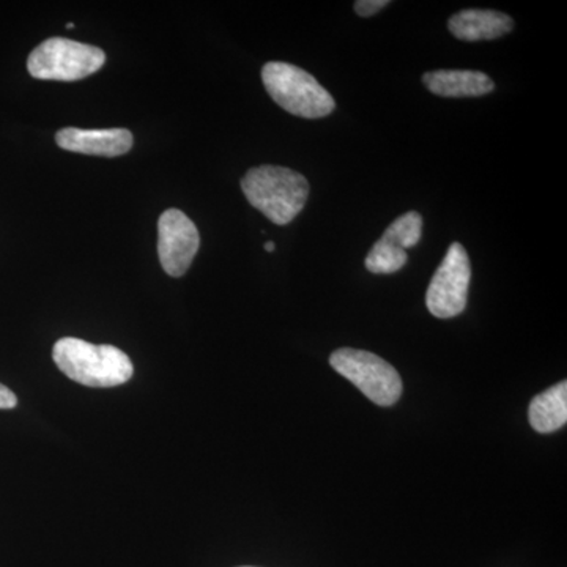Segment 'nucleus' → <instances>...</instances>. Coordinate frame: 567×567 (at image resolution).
Wrapping results in <instances>:
<instances>
[{
    "instance_id": "obj_16",
    "label": "nucleus",
    "mask_w": 567,
    "mask_h": 567,
    "mask_svg": "<svg viewBox=\"0 0 567 567\" xmlns=\"http://www.w3.org/2000/svg\"><path fill=\"white\" fill-rule=\"evenodd\" d=\"M276 249V246L274 241H268V244H265V251L267 252H274Z\"/></svg>"
},
{
    "instance_id": "obj_2",
    "label": "nucleus",
    "mask_w": 567,
    "mask_h": 567,
    "mask_svg": "<svg viewBox=\"0 0 567 567\" xmlns=\"http://www.w3.org/2000/svg\"><path fill=\"white\" fill-rule=\"evenodd\" d=\"M246 199L271 223L286 226L303 210L309 183L297 171L279 166H260L248 171L241 181Z\"/></svg>"
},
{
    "instance_id": "obj_6",
    "label": "nucleus",
    "mask_w": 567,
    "mask_h": 567,
    "mask_svg": "<svg viewBox=\"0 0 567 567\" xmlns=\"http://www.w3.org/2000/svg\"><path fill=\"white\" fill-rule=\"evenodd\" d=\"M472 265L461 244L447 249L445 259L435 271L425 293L429 312L439 319H453L465 311L468 301Z\"/></svg>"
},
{
    "instance_id": "obj_5",
    "label": "nucleus",
    "mask_w": 567,
    "mask_h": 567,
    "mask_svg": "<svg viewBox=\"0 0 567 567\" xmlns=\"http://www.w3.org/2000/svg\"><path fill=\"white\" fill-rule=\"evenodd\" d=\"M330 364L377 405H394L401 399V375L374 353L346 347L331 354Z\"/></svg>"
},
{
    "instance_id": "obj_17",
    "label": "nucleus",
    "mask_w": 567,
    "mask_h": 567,
    "mask_svg": "<svg viewBox=\"0 0 567 567\" xmlns=\"http://www.w3.org/2000/svg\"><path fill=\"white\" fill-rule=\"evenodd\" d=\"M244 567H249V566H244Z\"/></svg>"
},
{
    "instance_id": "obj_11",
    "label": "nucleus",
    "mask_w": 567,
    "mask_h": 567,
    "mask_svg": "<svg viewBox=\"0 0 567 567\" xmlns=\"http://www.w3.org/2000/svg\"><path fill=\"white\" fill-rule=\"evenodd\" d=\"M529 424L539 434H551L567 423V383L548 388L529 404Z\"/></svg>"
},
{
    "instance_id": "obj_8",
    "label": "nucleus",
    "mask_w": 567,
    "mask_h": 567,
    "mask_svg": "<svg viewBox=\"0 0 567 567\" xmlns=\"http://www.w3.org/2000/svg\"><path fill=\"white\" fill-rule=\"evenodd\" d=\"M55 142L66 152L115 158L132 151L133 134L125 128H63L55 134Z\"/></svg>"
},
{
    "instance_id": "obj_15",
    "label": "nucleus",
    "mask_w": 567,
    "mask_h": 567,
    "mask_svg": "<svg viewBox=\"0 0 567 567\" xmlns=\"http://www.w3.org/2000/svg\"><path fill=\"white\" fill-rule=\"evenodd\" d=\"M18 405L17 395L6 385L0 383V410L14 409Z\"/></svg>"
},
{
    "instance_id": "obj_9",
    "label": "nucleus",
    "mask_w": 567,
    "mask_h": 567,
    "mask_svg": "<svg viewBox=\"0 0 567 567\" xmlns=\"http://www.w3.org/2000/svg\"><path fill=\"white\" fill-rule=\"evenodd\" d=\"M423 84L443 99H475L495 89V82L486 73L473 70L429 71L423 76Z\"/></svg>"
},
{
    "instance_id": "obj_7",
    "label": "nucleus",
    "mask_w": 567,
    "mask_h": 567,
    "mask_svg": "<svg viewBox=\"0 0 567 567\" xmlns=\"http://www.w3.org/2000/svg\"><path fill=\"white\" fill-rule=\"evenodd\" d=\"M199 245V230L185 213L177 208L163 213L158 221V256L167 275L174 278L185 275Z\"/></svg>"
},
{
    "instance_id": "obj_14",
    "label": "nucleus",
    "mask_w": 567,
    "mask_h": 567,
    "mask_svg": "<svg viewBox=\"0 0 567 567\" xmlns=\"http://www.w3.org/2000/svg\"><path fill=\"white\" fill-rule=\"evenodd\" d=\"M388 6H390L388 0H358V2H354V11H357L360 17L369 18L374 17V14L385 9Z\"/></svg>"
},
{
    "instance_id": "obj_1",
    "label": "nucleus",
    "mask_w": 567,
    "mask_h": 567,
    "mask_svg": "<svg viewBox=\"0 0 567 567\" xmlns=\"http://www.w3.org/2000/svg\"><path fill=\"white\" fill-rule=\"evenodd\" d=\"M54 363L63 374L92 388H112L132 380L134 368L128 354L114 346H95L78 338H62L52 349Z\"/></svg>"
},
{
    "instance_id": "obj_3",
    "label": "nucleus",
    "mask_w": 567,
    "mask_h": 567,
    "mask_svg": "<svg viewBox=\"0 0 567 567\" xmlns=\"http://www.w3.org/2000/svg\"><path fill=\"white\" fill-rule=\"evenodd\" d=\"M262 81L268 95L297 117L322 118L334 111L330 92L312 74L292 63L268 62Z\"/></svg>"
},
{
    "instance_id": "obj_12",
    "label": "nucleus",
    "mask_w": 567,
    "mask_h": 567,
    "mask_svg": "<svg viewBox=\"0 0 567 567\" xmlns=\"http://www.w3.org/2000/svg\"><path fill=\"white\" fill-rule=\"evenodd\" d=\"M421 237H423V218L417 212H409L390 224L385 234L382 235V240L406 251L420 244Z\"/></svg>"
},
{
    "instance_id": "obj_13",
    "label": "nucleus",
    "mask_w": 567,
    "mask_h": 567,
    "mask_svg": "<svg viewBox=\"0 0 567 567\" xmlns=\"http://www.w3.org/2000/svg\"><path fill=\"white\" fill-rule=\"evenodd\" d=\"M406 260L409 256L404 249L380 238L365 257V268L374 275H391L404 268Z\"/></svg>"
},
{
    "instance_id": "obj_10",
    "label": "nucleus",
    "mask_w": 567,
    "mask_h": 567,
    "mask_svg": "<svg viewBox=\"0 0 567 567\" xmlns=\"http://www.w3.org/2000/svg\"><path fill=\"white\" fill-rule=\"evenodd\" d=\"M450 32L458 40H495L513 31L514 21L495 10H462L447 22Z\"/></svg>"
},
{
    "instance_id": "obj_4",
    "label": "nucleus",
    "mask_w": 567,
    "mask_h": 567,
    "mask_svg": "<svg viewBox=\"0 0 567 567\" xmlns=\"http://www.w3.org/2000/svg\"><path fill=\"white\" fill-rule=\"evenodd\" d=\"M104 63L106 54L100 48L55 37L31 52L28 70L37 80L73 82L96 73Z\"/></svg>"
}]
</instances>
